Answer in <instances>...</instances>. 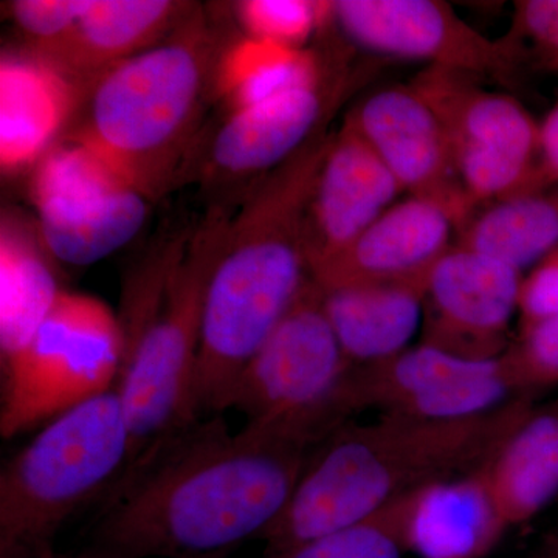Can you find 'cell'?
<instances>
[{"label": "cell", "instance_id": "obj_14", "mask_svg": "<svg viewBox=\"0 0 558 558\" xmlns=\"http://www.w3.org/2000/svg\"><path fill=\"white\" fill-rule=\"evenodd\" d=\"M233 110L219 124L199 168L211 186L247 183L277 170L328 124L344 80Z\"/></svg>", "mask_w": 558, "mask_h": 558}, {"label": "cell", "instance_id": "obj_34", "mask_svg": "<svg viewBox=\"0 0 558 558\" xmlns=\"http://www.w3.org/2000/svg\"><path fill=\"white\" fill-rule=\"evenodd\" d=\"M31 558H124L120 556H113V554L105 553V550L92 548L84 550L80 554H58L57 550H50V553L40 554V556Z\"/></svg>", "mask_w": 558, "mask_h": 558}, {"label": "cell", "instance_id": "obj_21", "mask_svg": "<svg viewBox=\"0 0 558 558\" xmlns=\"http://www.w3.org/2000/svg\"><path fill=\"white\" fill-rule=\"evenodd\" d=\"M38 229L11 211L0 223V360L28 347L64 290Z\"/></svg>", "mask_w": 558, "mask_h": 558}, {"label": "cell", "instance_id": "obj_27", "mask_svg": "<svg viewBox=\"0 0 558 558\" xmlns=\"http://www.w3.org/2000/svg\"><path fill=\"white\" fill-rule=\"evenodd\" d=\"M413 494L322 537L275 550L271 558H402L410 553L409 520Z\"/></svg>", "mask_w": 558, "mask_h": 558}, {"label": "cell", "instance_id": "obj_17", "mask_svg": "<svg viewBox=\"0 0 558 558\" xmlns=\"http://www.w3.org/2000/svg\"><path fill=\"white\" fill-rule=\"evenodd\" d=\"M83 90L68 73L31 49L0 61V167L35 168L78 112Z\"/></svg>", "mask_w": 558, "mask_h": 558}, {"label": "cell", "instance_id": "obj_28", "mask_svg": "<svg viewBox=\"0 0 558 558\" xmlns=\"http://www.w3.org/2000/svg\"><path fill=\"white\" fill-rule=\"evenodd\" d=\"M233 10L244 36L290 49H306L311 36L332 20V2L242 0Z\"/></svg>", "mask_w": 558, "mask_h": 558}, {"label": "cell", "instance_id": "obj_1", "mask_svg": "<svg viewBox=\"0 0 558 558\" xmlns=\"http://www.w3.org/2000/svg\"><path fill=\"white\" fill-rule=\"evenodd\" d=\"M310 436L218 416L196 424L106 498L95 549L124 558H209L259 537L288 508Z\"/></svg>", "mask_w": 558, "mask_h": 558}, {"label": "cell", "instance_id": "obj_13", "mask_svg": "<svg viewBox=\"0 0 558 558\" xmlns=\"http://www.w3.org/2000/svg\"><path fill=\"white\" fill-rule=\"evenodd\" d=\"M347 120L380 157L403 193L446 205L459 227L475 213L459 185L442 123L410 83L374 92Z\"/></svg>", "mask_w": 558, "mask_h": 558}, {"label": "cell", "instance_id": "obj_12", "mask_svg": "<svg viewBox=\"0 0 558 558\" xmlns=\"http://www.w3.org/2000/svg\"><path fill=\"white\" fill-rule=\"evenodd\" d=\"M521 281L508 264L454 244L429 270L418 343L472 362L501 359Z\"/></svg>", "mask_w": 558, "mask_h": 558}, {"label": "cell", "instance_id": "obj_33", "mask_svg": "<svg viewBox=\"0 0 558 558\" xmlns=\"http://www.w3.org/2000/svg\"><path fill=\"white\" fill-rule=\"evenodd\" d=\"M558 185V100L538 123L534 191Z\"/></svg>", "mask_w": 558, "mask_h": 558}, {"label": "cell", "instance_id": "obj_20", "mask_svg": "<svg viewBox=\"0 0 558 558\" xmlns=\"http://www.w3.org/2000/svg\"><path fill=\"white\" fill-rule=\"evenodd\" d=\"M427 278L318 288L326 318L352 366L381 362L410 348L421 332Z\"/></svg>", "mask_w": 558, "mask_h": 558}, {"label": "cell", "instance_id": "obj_25", "mask_svg": "<svg viewBox=\"0 0 558 558\" xmlns=\"http://www.w3.org/2000/svg\"><path fill=\"white\" fill-rule=\"evenodd\" d=\"M481 363L417 343L381 362L352 366L337 395L336 416L344 424L360 411L388 413L442 381L470 373Z\"/></svg>", "mask_w": 558, "mask_h": 558}, {"label": "cell", "instance_id": "obj_16", "mask_svg": "<svg viewBox=\"0 0 558 558\" xmlns=\"http://www.w3.org/2000/svg\"><path fill=\"white\" fill-rule=\"evenodd\" d=\"M402 193L380 157L344 119L330 138L307 208L310 271L357 240Z\"/></svg>", "mask_w": 558, "mask_h": 558}, {"label": "cell", "instance_id": "obj_30", "mask_svg": "<svg viewBox=\"0 0 558 558\" xmlns=\"http://www.w3.org/2000/svg\"><path fill=\"white\" fill-rule=\"evenodd\" d=\"M86 7L87 0H17L11 3V16L31 49H39L68 35Z\"/></svg>", "mask_w": 558, "mask_h": 558}, {"label": "cell", "instance_id": "obj_8", "mask_svg": "<svg viewBox=\"0 0 558 558\" xmlns=\"http://www.w3.org/2000/svg\"><path fill=\"white\" fill-rule=\"evenodd\" d=\"M352 365L344 357L312 279L231 389L227 409L322 442L341 427L336 399Z\"/></svg>", "mask_w": 558, "mask_h": 558}, {"label": "cell", "instance_id": "obj_18", "mask_svg": "<svg viewBox=\"0 0 558 558\" xmlns=\"http://www.w3.org/2000/svg\"><path fill=\"white\" fill-rule=\"evenodd\" d=\"M196 5L178 0H87L68 35L31 49L86 90L106 70L170 36Z\"/></svg>", "mask_w": 558, "mask_h": 558}, {"label": "cell", "instance_id": "obj_7", "mask_svg": "<svg viewBox=\"0 0 558 558\" xmlns=\"http://www.w3.org/2000/svg\"><path fill=\"white\" fill-rule=\"evenodd\" d=\"M120 318L86 293L62 292L28 347L2 365L0 435L11 439L119 384Z\"/></svg>", "mask_w": 558, "mask_h": 558}, {"label": "cell", "instance_id": "obj_4", "mask_svg": "<svg viewBox=\"0 0 558 558\" xmlns=\"http://www.w3.org/2000/svg\"><path fill=\"white\" fill-rule=\"evenodd\" d=\"M231 215L209 208L193 230L149 253L130 278L119 392L130 429V457L108 495L130 483L197 424L193 385L209 277Z\"/></svg>", "mask_w": 558, "mask_h": 558}, {"label": "cell", "instance_id": "obj_5", "mask_svg": "<svg viewBox=\"0 0 558 558\" xmlns=\"http://www.w3.org/2000/svg\"><path fill=\"white\" fill-rule=\"evenodd\" d=\"M226 46L196 5L161 43L92 81L65 138L97 150L154 204L190 170Z\"/></svg>", "mask_w": 558, "mask_h": 558}, {"label": "cell", "instance_id": "obj_3", "mask_svg": "<svg viewBox=\"0 0 558 558\" xmlns=\"http://www.w3.org/2000/svg\"><path fill=\"white\" fill-rule=\"evenodd\" d=\"M532 409V396H521L468 421L380 414L371 424L344 422L312 451L288 508L260 538L269 542L271 553L290 548L365 519L428 484L473 472Z\"/></svg>", "mask_w": 558, "mask_h": 558}, {"label": "cell", "instance_id": "obj_35", "mask_svg": "<svg viewBox=\"0 0 558 558\" xmlns=\"http://www.w3.org/2000/svg\"><path fill=\"white\" fill-rule=\"evenodd\" d=\"M529 558H558V542L550 543L546 548Z\"/></svg>", "mask_w": 558, "mask_h": 558}, {"label": "cell", "instance_id": "obj_23", "mask_svg": "<svg viewBox=\"0 0 558 558\" xmlns=\"http://www.w3.org/2000/svg\"><path fill=\"white\" fill-rule=\"evenodd\" d=\"M328 80L317 51L241 36L229 40L220 53L213 98L233 112L292 92L315 89Z\"/></svg>", "mask_w": 558, "mask_h": 558}, {"label": "cell", "instance_id": "obj_2", "mask_svg": "<svg viewBox=\"0 0 558 558\" xmlns=\"http://www.w3.org/2000/svg\"><path fill=\"white\" fill-rule=\"evenodd\" d=\"M326 126L253 183L231 215L209 277L193 400L197 416L227 410L253 355L310 282L307 208L328 153Z\"/></svg>", "mask_w": 558, "mask_h": 558}, {"label": "cell", "instance_id": "obj_19", "mask_svg": "<svg viewBox=\"0 0 558 558\" xmlns=\"http://www.w3.org/2000/svg\"><path fill=\"white\" fill-rule=\"evenodd\" d=\"M486 464L414 492L409 520L411 554L417 558H484L501 542L509 524Z\"/></svg>", "mask_w": 558, "mask_h": 558}, {"label": "cell", "instance_id": "obj_15", "mask_svg": "<svg viewBox=\"0 0 558 558\" xmlns=\"http://www.w3.org/2000/svg\"><path fill=\"white\" fill-rule=\"evenodd\" d=\"M458 219L438 201L409 196L310 271L319 289L352 288L425 277L457 242Z\"/></svg>", "mask_w": 558, "mask_h": 558}, {"label": "cell", "instance_id": "obj_24", "mask_svg": "<svg viewBox=\"0 0 558 558\" xmlns=\"http://www.w3.org/2000/svg\"><path fill=\"white\" fill-rule=\"evenodd\" d=\"M454 244L523 274L558 245V185L476 209L458 230Z\"/></svg>", "mask_w": 558, "mask_h": 558}, {"label": "cell", "instance_id": "obj_10", "mask_svg": "<svg viewBox=\"0 0 558 558\" xmlns=\"http://www.w3.org/2000/svg\"><path fill=\"white\" fill-rule=\"evenodd\" d=\"M410 84L442 123L459 185L475 211L534 191L538 121L517 98L439 68L422 70Z\"/></svg>", "mask_w": 558, "mask_h": 558}, {"label": "cell", "instance_id": "obj_11", "mask_svg": "<svg viewBox=\"0 0 558 558\" xmlns=\"http://www.w3.org/2000/svg\"><path fill=\"white\" fill-rule=\"evenodd\" d=\"M332 20L363 49L478 80L513 78L526 57L512 36L487 38L438 0H337Z\"/></svg>", "mask_w": 558, "mask_h": 558}, {"label": "cell", "instance_id": "obj_32", "mask_svg": "<svg viewBox=\"0 0 558 558\" xmlns=\"http://www.w3.org/2000/svg\"><path fill=\"white\" fill-rule=\"evenodd\" d=\"M558 315V245L531 267L520 288V329Z\"/></svg>", "mask_w": 558, "mask_h": 558}, {"label": "cell", "instance_id": "obj_9", "mask_svg": "<svg viewBox=\"0 0 558 558\" xmlns=\"http://www.w3.org/2000/svg\"><path fill=\"white\" fill-rule=\"evenodd\" d=\"M31 194L44 247L76 267L134 240L153 204L97 150L65 137L33 168Z\"/></svg>", "mask_w": 558, "mask_h": 558}, {"label": "cell", "instance_id": "obj_26", "mask_svg": "<svg viewBox=\"0 0 558 558\" xmlns=\"http://www.w3.org/2000/svg\"><path fill=\"white\" fill-rule=\"evenodd\" d=\"M521 396L502 355L501 359L481 363L468 374L442 381L384 414L421 421H468L494 413Z\"/></svg>", "mask_w": 558, "mask_h": 558}, {"label": "cell", "instance_id": "obj_6", "mask_svg": "<svg viewBox=\"0 0 558 558\" xmlns=\"http://www.w3.org/2000/svg\"><path fill=\"white\" fill-rule=\"evenodd\" d=\"M130 444L119 385L50 421L0 473V558L53 550L64 524L109 494Z\"/></svg>", "mask_w": 558, "mask_h": 558}, {"label": "cell", "instance_id": "obj_31", "mask_svg": "<svg viewBox=\"0 0 558 558\" xmlns=\"http://www.w3.org/2000/svg\"><path fill=\"white\" fill-rule=\"evenodd\" d=\"M513 39L527 44L545 68L558 72V0H524L515 5Z\"/></svg>", "mask_w": 558, "mask_h": 558}, {"label": "cell", "instance_id": "obj_22", "mask_svg": "<svg viewBox=\"0 0 558 558\" xmlns=\"http://www.w3.org/2000/svg\"><path fill=\"white\" fill-rule=\"evenodd\" d=\"M486 468L509 527L542 512L558 494V399L529 411Z\"/></svg>", "mask_w": 558, "mask_h": 558}, {"label": "cell", "instance_id": "obj_29", "mask_svg": "<svg viewBox=\"0 0 558 558\" xmlns=\"http://www.w3.org/2000/svg\"><path fill=\"white\" fill-rule=\"evenodd\" d=\"M510 377L523 396L558 384V315L520 329L505 354Z\"/></svg>", "mask_w": 558, "mask_h": 558}]
</instances>
